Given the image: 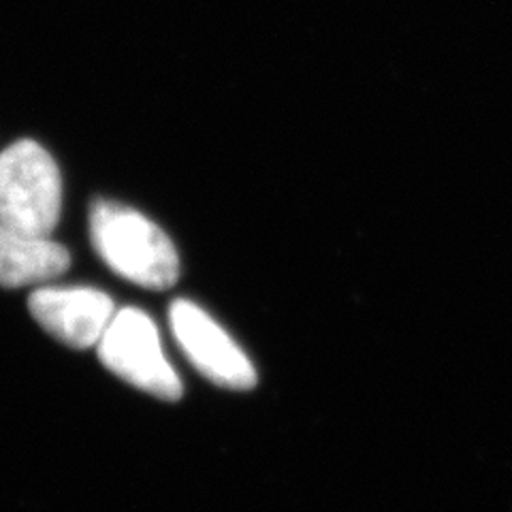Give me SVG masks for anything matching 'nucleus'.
Returning a JSON list of instances; mask_svg holds the SVG:
<instances>
[{
  "label": "nucleus",
  "mask_w": 512,
  "mask_h": 512,
  "mask_svg": "<svg viewBox=\"0 0 512 512\" xmlns=\"http://www.w3.org/2000/svg\"><path fill=\"white\" fill-rule=\"evenodd\" d=\"M88 220L92 248L116 276L148 291H165L178 282V250L154 220L107 199L90 205Z\"/></svg>",
  "instance_id": "nucleus-1"
},
{
  "label": "nucleus",
  "mask_w": 512,
  "mask_h": 512,
  "mask_svg": "<svg viewBox=\"0 0 512 512\" xmlns=\"http://www.w3.org/2000/svg\"><path fill=\"white\" fill-rule=\"evenodd\" d=\"M62 212V178L41 143L22 139L0 152V227L52 237Z\"/></svg>",
  "instance_id": "nucleus-2"
},
{
  "label": "nucleus",
  "mask_w": 512,
  "mask_h": 512,
  "mask_svg": "<svg viewBox=\"0 0 512 512\" xmlns=\"http://www.w3.org/2000/svg\"><path fill=\"white\" fill-rule=\"evenodd\" d=\"M96 355L111 374L156 399L178 402L184 393L156 323L139 308H122L114 314L96 344Z\"/></svg>",
  "instance_id": "nucleus-3"
},
{
  "label": "nucleus",
  "mask_w": 512,
  "mask_h": 512,
  "mask_svg": "<svg viewBox=\"0 0 512 512\" xmlns=\"http://www.w3.org/2000/svg\"><path fill=\"white\" fill-rule=\"evenodd\" d=\"M169 325L186 359L216 387L250 391L259 380L246 352L195 301L175 299L169 306Z\"/></svg>",
  "instance_id": "nucleus-4"
},
{
  "label": "nucleus",
  "mask_w": 512,
  "mask_h": 512,
  "mask_svg": "<svg viewBox=\"0 0 512 512\" xmlns=\"http://www.w3.org/2000/svg\"><path fill=\"white\" fill-rule=\"evenodd\" d=\"M30 316L60 344L96 348L118 312L107 293L92 286H37L28 295Z\"/></svg>",
  "instance_id": "nucleus-5"
},
{
  "label": "nucleus",
  "mask_w": 512,
  "mask_h": 512,
  "mask_svg": "<svg viewBox=\"0 0 512 512\" xmlns=\"http://www.w3.org/2000/svg\"><path fill=\"white\" fill-rule=\"evenodd\" d=\"M71 267L69 250L52 237L0 227V286H45Z\"/></svg>",
  "instance_id": "nucleus-6"
}]
</instances>
